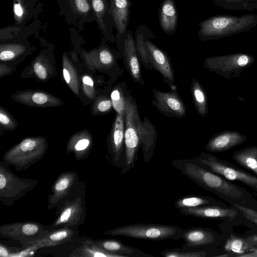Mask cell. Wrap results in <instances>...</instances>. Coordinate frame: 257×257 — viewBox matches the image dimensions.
I'll use <instances>...</instances> for the list:
<instances>
[{
    "label": "cell",
    "instance_id": "cell-30",
    "mask_svg": "<svg viewBox=\"0 0 257 257\" xmlns=\"http://www.w3.org/2000/svg\"><path fill=\"white\" fill-rule=\"evenodd\" d=\"M127 88L126 83L123 82L117 84L111 93L112 106L116 113L125 114Z\"/></svg>",
    "mask_w": 257,
    "mask_h": 257
},
{
    "label": "cell",
    "instance_id": "cell-31",
    "mask_svg": "<svg viewBox=\"0 0 257 257\" xmlns=\"http://www.w3.org/2000/svg\"><path fill=\"white\" fill-rule=\"evenodd\" d=\"M238 143V140L231 136L222 135L211 140L206 145V149L212 152H221Z\"/></svg>",
    "mask_w": 257,
    "mask_h": 257
},
{
    "label": "cell",
    "instance_id": "cell-24",
    "mask_svg": "<svg viewBox=\"0 0 257 257\" xmlns=\"http://www.w3.org/2000/svg\"><path fill=\"white\" fill-rule=\"evenodd\" d=\"M207 205L223 206V203L209 196L188 195L178 198L174 203L175 207L178 210Z\"/></svg>",
    "mask_w": 257,
    "mask_h": 257
},
{
    "label": "cell",
    "instance_id": "cell-25",
    "mask_svg": "<svg viewBox=\"0 0 257 257\" xmlns=\"http://www.w3.org/2000/svg\"><path fill=\"white\" fill-rule=\"evenodd\" d=\"M257 246V235H252L246 238L232 235L227 240L225 248L228 251L241 253Z\"/></svg>",
    "mask_w": 257,
    "mask_h": 257
},
{
    "label": "cell",
    "instance_id": "cell-4",
    "mask_svg": "<svg viewBox=\"0 0 257 257\" xmlns=\"http://www.w3.org/2000/svg\"><path fill=\"white\" fill-rule=\"evenodd\" d=\"M183 229L176 225L154 223H135L123 225L103 232L112 236L161 240L182 238Z\"/></svg>",
    "mask_w": 257,
    "mask_h": 257
},
{
    "label": "cell",
    "instance_id": "cell-6",
    "mask_svg": "<svg viewBox=\"0 0 257 257\" xmlns=\"http://www.w3.org/2000/svg\"><path fill=\"white\" fill-rule=\"evenodd\" d=\"M38 184L37 180L20 177L3 161L0 162V201L3 205H12Z\"/></svg>",
    "mask_w": 257,
    "mask_h": 257
},
{
    "label": "cell",
    "instance_id": "cell-29",
    "mask_svg": "<svg viewBox=\"0 0 257 257\" xmlns=\"http://www.w3.org/2000/svg\"><path fill=\"white\" fill-rule=\"evenodd\" d=\"M190 92L197 112L201 116H204L207 109L206 95L201 84L195 78L191 81Z\"/></svg>",
    "mask_w": 257,
    "mask_h": 257
},
{
    "label": "cell",
    "instance_id": "cell-43",
    "mask_svg": "<svg viewBox=\"0 0 257 257\" xmlns=\"http://www.w3.org/2000/svg\"><path fill=\"white\" fill-rule=\"evenodd\" d=\"M0 121L4 125H7L10 123L9 118L2 112L0 113Z\"/></svg>",
    "mask_w": 257,
    "mask_h": 257
},
{
    "label": "cell",
    "instance_id": "cell-23",
    "mask_svg": "<svg viewBox=\"0 0 257 257\" xmlns=\"http://www.w3.org/2000/svg\"><path fill=\"white\" fill-rule=\"evenodd\" d=\"M70 257H121L103 250L94 244L89 237H81L80 244L69 255Z\"/></svg>",
    "mask_w": 257,
    "mask_h": 257
},
{
    "label": "cell",
    "instance_id": "cell-8",
    "mask_svg": "<svg viewBox=\"0 0 257 257\" xmlns=\"http://www.w3.org/2000/svg\"><path fill=\"white\" fill-rule=\"evenodd\" d=\"M195 159L209 171L229 181H240L257 192V175L205 152H201Z\"/></svg>",
    "mask_w": 257,
    "mask_h": 257
},
{
    "label": "cell",
    "instance_id": "cell-36",
    "mask_svg": "<svg viewBox=\"0 0 257 257\" xmlns=\"http://www.w3.org/2000/svg\"><path fill=\"white\" fill-rule=\"evenodd\" d=\"M13 11L15 20L20 23L26 15V9L21 0H14L13 3Z\"/></svg>",
    "mask_w": 257,
    "mask_h": 257
},
{
    "label": "cell",
    "instance_id": "cell-42",
    "mask_svg": "<svg viewBox=\"0 0 257 257\" xmlns=\"http://www.w3.org/2000/svg\"><path fill=\"white\" fill-rule=\"evenodd\" d=\"M248 57L246 55H241L237 59V63L240 66H243L247 64Z\"/></svg>",
    "mask_w": 257,
    "mask_h": 257
},
{
    "label": "cell",
    "instance_id": "cell-17",
    "mask_svg": "<svg viewBox=\"0 0 257 257\" xmlns=\"http://www.w3.org/2000/svg\"><path fill=\"white\" fill-rule=\"evenodd\" d=\"M182 248L190 250H201L200 248L211 245L216 240L214 232L208 228L193 227L183 229Z\"/></svg>",
    "mask_w": 257,
    "mask_h": 257
},
{
    "label": "cell",
    "instance_id": "cell-40",
    "mask_svg": "<svg viewBox=\"0 0 257 257\" xmlns=\"http://www.w3.org/2000/svg\"><path fill=\"white\" fill-rule=\"evenodd\" d=\"M34 72L37 76L41 79H44L47 77L46 70L43 66L39 62H36L34 65Z\"/></svg>",
    "mask_w": 257,
    "mask_h": 257
},
{
    "label": "cell",
    "instance_id": "cell-39",
    "mask_svg": "<svg viewBox=\"0 0 257 257\" xmlns=\"http://www.w3.org/2000/svg\"><path fill=\"white\" fill-rule=\"evenodd\" d=\"M112 104L111 99L105 98L100 101L97 105L98 110L101 112L109 111L111 110Z\"/></svg>",
    "mask_w": 257,
    "mask_h": 257
},
{
    "label": "cell",
    "instance_id": "cell-5",
    "mask_svg": "<svg viewBox=\"0 0 257 257\" xmlns=\"http://www.w3.org/2000/svg\"><path fill=\"white\" fill-rule=\"evenodd\" d=\"M47 149L44 141L26 139L6 152L3 161L17 171L25 170L41 160Z\"/></svg>",
    "mask_w": 257,
    "mask_h": 257
},
{
    "label": "cell",
    "instance_id": "cell-3",
    "mask_svg": "<svg viewBox=\"0 0 257 257\" xmlns=\"http://www.w3.org/2000/svg\"><path fill=\"white\" fill-rule=\"evenodd\" d=\"M142 121L136 99L127 90L125 110L124 145L125 162L121 173L125 174L135 167L140 147Z\"/></svg>",
    "mask_w": 257,
    "mask_h": 257
},
{
    "label": "cell",
    "instance_id": "cell-13",
    "mask_svg": "<svg viewBox=\"0 0 257 257\" xmlns=\"http://www.w3.org/2000/svg\"><path fill=\"white\" fill-rule=\"evenodd\" d=\"M145 45L149 60L153 69L162 76L163 80L169 85L171 90H176L174 72L168 54L149 39L145 40Z\"/></svg>",
    "mask_w": 257,
    "mask_h": 257
},
{
    "label": "cell",
    "instance_id": "cell-22",
    "mask_svg": "<svg viewBox=\"0 0 257 257\" xmlns=\"http://www.w3.org/2000/svg\"><path fill=\"white\" fill-rule=\"evenodd\" d=\"M155 36L145 25L139 26L136 30L135 44L140 62L147 70L154 69L151 64L146 51L145 41L146 39H154Z\"/></svg>",
    "mask_w": 257,
    "mask_h": 257
},
{
    "label": "cell",
    "instance_id": "cell-20",
    "mask_svg": "<svg viewBox=\"0 0 257 257\" xmlns=\"http://www.w3.org/2000/svg\"><path fill=\"white\" fill-rule=\"evenodd\" d=\"M160 26L163 32L172 35L176 31L178 14L174 0H163L159 9Z\"/></svg>",
    "mask_w": 257,
    "mask_h": 257
},
{
    "label": "cell",
    "instance_id": "cell-15",
    "mask_svg": "<svg viewBox=\"0 0 257 257\" xmlns=\"http://www.w3.org/2000/svg\"><path fill=\"white\" fill-rule=\"evenodd\" d=\"M78 226H66L51 230L44 237L32 242L30 245L36 244L40 249L63 246L79 241Z\"/></svg>",
    "mask_w": 257,
    "mask_h": 257
},
{
    "label": "cell",
    "instance_id": "cell-12",
    "mask_svg": "<svg viewBox=\"0 0 257 257\" xmlns=\"http://www.w3.org/2000/svg\"><path fill=\"white\" fill-rule=\"evenodd\" d=\"M152 103L165 116L182 118L187 113L186 107L176 90L163 92L153 89Z\"/></svg>",
    "mask_w": 257,
    "mask_h": 257
},
{
    "label": "cell",
    "instance_id": "cell-16",
    "mask_svg": "<svg viewBox=\"0 0 257 257\" xmlns=\"http://www.w3.org/2000/svg\"><path fill=\"white\" fill-rule=\"evenodd\" d=\"M125 68L134 81L143 85L145 81L143 78L140 61L136 48L135 40L132 31L128 30L124 41L121 54Z\"/></svg>",
    "mask_w": 257,
    "mask_h": 257
},
{
    "label": "cell",
    "instance_id": "cell-37",
    "mask_svg": "<svg viewBox=\"0 0 257 257\" xmlns=\"http://www.w3.org/2000/svg\"><path fill=\"white\" fill-rule=\"evenodd\" d=\"M89 0H73L72 4L76 11L81 15L87 14L90 10Z\"/></svg>",
    "mask_w": 257,
    "mask_h": 257
},
{
    "label": "cell",
    "instance_id": "cell-26",
    "mask_svg": "<svg viewBox=\"0 0 257 257\" xmlns=\"http://www.w3.org/2000/svg\"><path fill=\"white\" fill-rule=\"evenodd\" d=\"M232 158L239 166L257 175V149H249L234 153Z\"/></svg>",
    "mask_w": 257,
    "mask_h": 257
},
{
    "label": "cell",
    "instance_id": "cell-7",
    "mask_svg": "<svg viewBox=\"0 0 257 257\" xmlns=\"http://www.w3.org/2000/svg\"><path fill=\"white\" fill-rule=\"evenodd\" d=\"M86 188L84 187L70 197L60 207L55 209L56 218L48 226L49 230L82 225L86 217Z\"/></svg>",
    "mask_w": 257,
    "mask_h": 257
},
{
    "label": "cell",
    "instance_id": "cell-34",
    "mask_svg": "<svg viewBox=\"0 0 257 257\" xmlns=\"http://www.w3.org/2000/svg\"><path fill=\"white\" fill-rule=\"evenodd\" d=\"M100 62L105 66H111L114 64L115 57L114 54L108 48H103L98 53Z\"/></svg>",
    "mask_w": 257,
    "mask_h": 257
},
{
    "label": "cell",
    "instance_id": "cell-1",
    "mask_svg": "<svg viewBox=\"0 0 257 257\" xmlns=\"http://www.w3.org/2000/svg\"><path fill=\"white\" fill-rule=\"evenodd\" d=\"M172 165L202 188L229 202L246 206L253 201L246 189L201 166L195 159H177Z\"/></svg>",
    "mask_w": 257,
    "mask_h": 257
},
{
    "label": "cell",
    "instance_id": "cell-44",
    "mask_svg": "<svg viewBox=\"0 0 257 257\" xmlns=\"http://www.w3.org/2000/svg\"><path fill=\"white\" fill-rule=\"evenodd\" d=\"M83 82L87 85L92 86L93 85V82L91 79L88 76H84L83 78Z\"/></svg>",
    "mask_w": 257,
    "mask_h": 257
},
{
    "label": "cell",
    "instance_id": "cell-10",
    "mask_svg": "<svg viewBox=\"0 0 257 257\" xmlns=\"http://www.w3.org/2000/svg\"><path fill=\"white\" fill-rule=\"evenodd\" d=\"M85 187V182L80 180L77 172L61 173L51 187V193L47 199V208H58L73 194Z\"/></svg>",
    "mask_w": 257,
    "mask_h": 257
},
{
    "label": "cell",
    "instance_id": "cell-19",
    "mask_svg": "<svg viewBox=\"0 0 257 257\" xmlns=\"http://www.w3.org/2000/svg\"><path fill=\"white\" fill-rule=\"evenodd\" d=\"M92 242L98 247L107 252L118 254L121 257H154L139 248L125 244L116 239L94 240Z\"/></svg>",
    "mask_w": 257,
    "mask_h": 257
},
{
    "label": "cell",
    "instance_id": "cell-32",
    "mask_svg": "<svg viewBox=\"0 0 257 257\" xmlns=\"http://www.w3.org/2000/svg\"><path fill=\"white\" fill-rule=\"evenodd\" d=\"M159 255L165 257H206L207 252L205 250H190L183 248H174L166 249Z\"/></svg>",
    "mask_w": 257,
    "mask_h": 257
},
{
    "label": "cell",
    "instance_id": "cell-21",
    "mask_svg": "<svg viewBox=\"0 0 257 257\" xmlns=\"http://www.w3.org/2000/svg\"><path fill=\"white\" fill-rule=\"evenodd\" d=\"M157 132L154 125L145 117L142 121L140 147L145 163L150 161L156 148Z\"/></svg>",
    "mask_w": 257,
    "mask_h": 257
},
{
    "label": "cell",
    "instance_id": "cell-41",
    "mask_svg": "<svg viewBox=\"0 0 257 257\" xmlns=\"http://www.w3.org/2000/svg\"><path fill=\"white\" fill-rule=\"evenodd\" d=\"M32 100L35 103L40 105L46 103L48 100V97L44 93L37 92L33 94Z\"/></svg>",
    "mask_w": 257,
    "mask_h": 257
},
{
    "label": "cell",
    "instance_id": "cell-11",
    "mask_svg": "<svg viewBox=\"0 0 257 257\" xmlns=\"http://www.w3.org/2000/svg\"><path fill=\"white\" fill-rule=\"evenodd\" d=\"M125 114L116 113L108 144L110 164L121 169L125 162Z\"/></svg>",
    "mask_w": 257,
    "mask_h": 257
},
{
    "label": "cell",
    "instance_id": "cell-38",
    "mask_svg": "<svg viewBox=\"0 0 257 257\" xmlns=\"http://www.w3.org/2000/svg\"><path fill=\"white\" fill-rule=\"evenodd\" d=\"M21 248L15 247H10L0 243V256L4 257H13V255L18 252Z\"/></svg>",
    "mask_w": 257,
    "mask_h": 257
},
{
    "label": "cell",
    "instance_id": "cell-2",
    "mask_svg": "<svg viewBox=\"0 0 257 257\" xmlns=\"http://www.w3.org/2000/svg\"><path fill=\"white\" fill-rule=\"evenodd\" d=\"M197 35L200 41H210L247 32L257 26V15H219L201 21Z\"/></svg>",
    "mask_w": 257,
    "mask_h": 257
},
{
    "label": "cell",
    "instance_id": "cell-18",
    "mask_svg": "<svg viewBox=\"0 0 257 257\" xmlns=\"http://www.w3.org/2000/svg\"><path fill=\"white\" fill-rule=\"evenodd\" d=\"M181 214L201 218H227L232 220L237 215L235 207L207 205L179 209Z\"/></svg>",
    "mask_w": 257,
    "mask_h": 257
},
{
    "label": "cell",
    "instance_id": "cell-35",
    "mask_svg": "<svg viewBox=\"0 0 257 257\" xmlns=\"http://www.w3.org/2000/svg\"><path fill=\"white\" fill-rule=\"evenodd\" d=\"M234 207L240 211L248 220L257 224V210L251 207L238 204H233Z\"/></svg>",
    "mask_w": 257,
    "mask_h": 257
},
{
    "label": "cell",
    "instance_id": "cell-45",
    "mask_svg": "<svg viewBox=\"0 0 257 257\" xmlns=\"http://www.w3.org/2000/svg\"><path fill=\"white\" fill-rule=\"evenodd\" d=\"M63 74L66 83H69L70 81V77L68 71L66 69H63Z\"/></svg>",
    "mask_w": 257,
    "mask_h": 257
},
{
    "label": "cell",
    "instance_id": "cell-27",
    "mask_svg": "<svg viewBox=\"0 0 257 257\" xmlns=\"http://www.w3.org/2000/svg\"><path fill=\"white\" fill-rule=\"evenodd\" d=\"M90 3L101 32L105 34L110 33L106 20L107 16H112L107 0H90Z\"/></svg>",
    "mask_w": 257,
    "mask_h": 257
},
{
    "label": "cell",
    "instance_id": "cell-28",
    "mask_svg": "<svg viewBox=\"0 0 257 257\" xmlns=\"http://www.w3.org/2000/svg\"><path fill=\"white\" fill-rule=\"evenodd\" d=\"M217 6L226 10L252 12L257 10V0H212Z\"/></svg>",
    "mask_w": 257,
    "mask_h": 257
},
{
    "label": "cell",
    "instance_id": "cell-14",
    "mask_svg": "<svg viewBox=\"0 0 257 257\" xmlns=\"http://www.w3.org/2000/svg\"><path fill=\"white\" fill-rule=\"evenodd\" d=\"M131 6L130 0H109V12L116 29V40L121 56L128 31Z\"/></svg>",
    "mask_w": 257,
    "mask_h": 257
},
{
    "label": "cell",
    "instance_id": "cell-33",
    "mask_svg": "<svg viewBox=\"0 0 257 257\" xmlns=\"http://www.w3.org/2000/svg\"><path fill=\"white\" fill-rule=\"evenodd\" d=\"M24 47L19 45H1L0 59L7 61L13 59L16 54L23 50Z\"/></svg>",
    "mask_w": 257,
    "mask_h": 257
},
{
    "label": "cell",
    "instance_id": "cell-9",
    "mask_svg": "<svg viewBox=\"0 0 257 257\" xmlns=\"http://www.w3.org/2000/svg\"><path fill=\"white\" fill-rule=\"evenodd\" d=\"M50 230L47 225L33 221H18L0 226V236L19 241L25 248L45 236Z\"/></svg>",
    "mask_w": 257,
    "mask_h": 257
}]
</instances>
